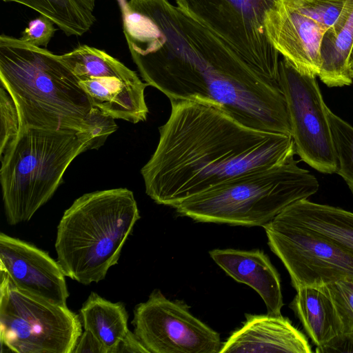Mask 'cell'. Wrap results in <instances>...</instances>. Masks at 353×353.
Segmentation results:
<instances>
[{
  "label": "cell",
  "instance_id": "obj_1",
  "mask_svg": "<svg viewBox=\"0 0 353 353\" xmlns=\"http://www.w3.org/2000/svg\"><path fill=\"white\" fill-rule=\"evenodd\" d=\"M121 17L141 77L170 101L210 104L248 127L290 135L279 83L179 7L169 0H132Z\"/></svg>",
  "mask_w": 353,
  "mask_h": 353
},
{
  "label": "cell",
  "instance_id": "obj_2",
  "mask_svg": "<svg viewBox=\"0 0 353 353\" xmlns=\"http://www.w3.org/2000/svg\"><path fill=\"white\" fill-rule=\"evenodd\" d=\"M170 103L156 150L141 170L145 193L158 204L174 208L225 181L294 157L290 135L248 127L210 104Z\"/></svg>",
  "mask_w": 353,
  "mask_h": 353
},
{
  "label": "cell",
  "instance_id": "obj_3",
  "mask_svg": "<svg viewBox=\"0 0 353 353\" xmlns=\"http://www.w3.org/2000/svg\"><path fill=\"white\" fill-rule=\"evenodd\" d=\"M0 82L17 106L20 130H86L93 105L59 55L1 34Z\"/></svg>",
  "mask_w": 353,
  "mask_h": 353
},
{
  "label": "cell",
  "instance_id": "obj_4",
  "mask_svg": "<svg viewBox=\"0 0 353 353\" xmlns=\"http://www.w3.org/2000/svg\"><path fill=\"white\" fill-rule=\"evenodd\" d=\"M139 219L134 194L127 188L77 198L57 226L55 250L65 275L83 285L103 280Z\"/></svg>",
  "mask_w": 353,
  "mask_h": 353
},
{
  "label": "cell",
  "instance_id": "obj_5",
  "mask_svg": "<svg viewBox=\"0 0 353 353\" xmlns=\"http://www.w3.org/2000/svg\"><path fill=\"white\" fill-rule=\"evenodd\" d=\"M297 163L293 157L280 165L245 174L174 208L197 222L263 227L288 205L318 191L316 177Z\"/></svg>",
  "mask_w": 353,
  "mask_h": 353
},
{
  "label": "cell",
  "instance_id": "obj_6",
  "mask_svg": "<svg viewBox=\"0 0 353 353\" xmlns=\"http://www.w3.org/2000/svg\"><path fill=\"white\" fill-rule=\"evenodd\" d=\"M83 132L21 130L1 155L0 181L8 224L28 221L61 185L72 161L85 152Z\"/></svg>",
  "mask_w": 353,
  "mask_h": 353
},
{
  "label": "cell",
  "instance_id": "obj_7",
  "mask_svg": "<svg viewBox=\"0 0 353 353\" xmlns=\"http://www.w3.org/2000/svg\"><path fill=\"white\" fill-rule=\"evenodd\" d=\"M1 352L72 353L82 334L68 307L19 290L0 272Z\"/></svg>",
  "mask_w": 353,
  "mask_h": 353
},
{
  "label": "cell",
  "instance_id": "obj_8",
  "mask_svg": "<svg viewBox=\"0 0 353 353\" xmlns=\"http://www.w3.org/2000/svg\"><path fill=\"white\" fill-rule=\"evenodd\" d=\"M275 0H175L258 72L279 82V52L267 38L264 14Z\"/></svg>",
  "mask_w": 353,
  "mask_h": 353
},
{
  "label": "cell",
  "instance_id": "obj_9",
  "mask_svg": "<svg viewBox=\"0 0 353 353\" xmlns=\"http://www.w3.org/2000/svg\"><path fill=\"white\" fill-rule=\"evenodd\" d=\"M316 77L299 72L282 58L279 84L283 94L295 153L319 172L336 173L328 117Z\"/></svg>",
  "mask_w": 353,
  "mask_h": 353
},
{
  "label": "cell",
  "instance_id": "obj_10",
  "mask_svg": "<svg viewBox=\"0 0 353 353\" xmlns=\"http://www.w3.org/2000/svg\"><path fill=\"white\" fill-rule=\"evenodd\" d=\"M263 227L295 290L353 281V254L333 242L276 216Z\"/></svg>",
  "mask_w": 353,
  "mask_h": 353
},
{
  "label": "cell",
  "instance_id": "obj_11",
  "mask_svg": "<svg viewBox=\"0 0 353 353\" xmlns=\"http://www.w3.org/2000/svg\"><path fill=\"white\" fill-rule=\"evenodd\" d=\"M134 333L149 353H218L219 333L194 316L181 301L157 289L134 310Z\"/></svg>",
  "mask_w": 353,
  "mask_h": 353
},
{
  "label": "cell",
  "instance_id": "obj_12",
  "mask_svg": "<svg viewBox=\"0 0 353 353\" xmlns=\"http://www.w3.org/2000/svg\"><path fill=\"white\" fill-rule=\"evenodd\" d=\"M0 272L17 288L50 303L66 306L69 292L58 261L35 245L0 234Z\"/></svg>",
  "mask_w": 353,
  "mask_h": 353
},
{
  "label": "cell",
  "instance_id": "obj_13",
  "mask_svg": "<svg viewBox=\"0 0 353 353\" xmlns=\"http://www.w3.org/2000/svg\"><path fill=\"white\" fill-rule=\"evenodd\" d=\"M268 39L299 72L317 77L320 48L325 30L288 0H275L264 14Z\"/></svg>",
  "mask_w": 353,
  "mask_h": 353
},
{
  "label": "cell",
  "instance_id": "obj_14",
  "mask_svg": "<svg viewBox=\"0 0 353 353\" xmlns=\"http://www.w3.org/2000/svg\"><path fill=\"white\" fill-rule=\"evenodd\" d=\"M243 326L221 346L219 353H311V346L290 321L282 315L245 314Z\"/></svg>",
  "mask_w": 353,
  "mask_h": 353
},
{
  "label": "cell",
  "instance_id": "obj_15",
  "mask_svg": "<svg viewBox=\"0 0 353 353\" xmlns=\"http://www.w3.org/2000/svg\"><path fill=\"white\" fill-rule=\"evenodd\" d=\"M209 254L230 276L260 295L268 314L281 315L283 302L279 274L263 251L214 249Z\"/></svg>",
  "mask_w": 353,
  "mask_h": 353
},
{
  "label": "cell",
  "instance_id": "obj_16",
  "mask_svg": "<svg viewBox=\"0 0 353 353\" xmlns=\"http://www.w3.org/2000/svg\"><path fill=\"white\" fill-rule=\"evenodd\" d=\"M279 219L329 240L353 254V213L302 199L285 208Z\"/></svg>",
  "mask_w": 353,
  "mask_h": 353
},
{
  "label": "cell",
  "instance_id": "obj_17",
  "mask_svg": "<svg viewBox=\"0 0 353 353\" xmlns=\"http://www.w3.org/2000/svg\"><path fill=\"white\" fill-rule=\"evenodd\" d=\"M79 83L88 94L93 107L114 119L132 123L146 120L148 108L144 92L148 84L140 78L123 80L103 77L81 81Z\"/></svg>",
  "mask_w": 353,
  "mask_h": 353
},
{
  "label": "cell",
  "instance_id": "obj_18",
  "mask_svg": "<svg viewBox=\"0 0 353 353\" xmlns=\"http://www.w3.org/2000/svg\"><path fill=\"white\" fill-rule=\"evenodd\" d=\"M290 304L316 352L343 335L334 304L323 286H302Z\"/></svg>",
  "mask_w": 353,
  "mask_h": 353
},
{
  "label": "cell",
  "instance_id": "obj_19",
  "mask_svg": "<svg viewBox=\"0 0 353 353\" xmlns=\"http://www.w3.org/2000/svg\"><path fill=\"white\" fill-rule=\"evenodd\" d=\"M318 74L328 87H342L352 83L353 5L348 12L323 34Z\"/></svg>",
  "mask_w": 353,
  "mask_h": 353
},
{
  "label": "cell",
  "instance_id": "obj_20",
  "mask_svg": "<svg viewBox=\"0 0 353 353\" xmlns=\"http://www.w3.org/2000/svg\"><path fill=\"white\" fill-rule=\"evenodd\" d=\"M83 328L102 344L107 353L115 349L129 331L123 303H112L92 292L80 309Z\"/></svg>",
  "mask_w": 353,
  "mask_h": 353
},
{
  "label": "cell",
  "instance_id": "obj_21",
  "mask_svg": "<svg viewBox=\"0 0 353 353\" xmlns=\"http://www.w3.org/2000/svg\"><path fill=\"white\" fill-rule=\"evenodd\" d=\"M30 8L52 20L68 36H81L96 21V0H1Z\"/></svg>",
  "mask_w": 353,
  "mask_h": 353
},
{
  "label": "cell",
  "instance_id": "obj_22",
  "mask_svg": "<svg viewBox=\"0 0 353 353\" xmlns=\"http://www.w3.org/2000/svg\"><path fill=\"white\" fill-rule=\"evenodd\" d=\"M59 57L79 81L103 77L123 80L139 79L136 72L117 59L104 50L88 45L79 46Z\"/></svg>",
  "mask_w": 353,
  "mask_h": 353
},
{
  "label": "cell",
  "instance_id": "obj_23",
  "mask_svg": "<svg viewBox=\"0 0 353 353\" xmlns=\"http://www.w3.org/2000/svg\"><path fill=\"white\" fill-rule=\"evenodd\" d=\"M327 117L336 161V173L353 193V127L329 108Z\"/></svg>",
  "mask_w": 353,
  "mask_h": 353
},
{
  "label": "cell",
  "instance_id": "obj_24",
  "mask_svg": "<svg viewBox=\"0 0 353 353\" xmlns=\"http://www.w3.org/2000/svg\"><path fill=\"white\" fill-rule=\"evenodd\" d=\"M326 31L334 27L353 5V0H288Z\"/></svg>",
  "mask_w": 353,
  "mask_h": 353
},
{
  "label": "cell",
  "instance_id": "obj_25",
  "mask_svg": "<svg viewBox=\"0 0 353 353\" xmlns=\"http://www.w3.org/2000/svg\"><path fill=\"white\" fill-rule=\"evenodd\" d=\"M330 297L345 338L353 336V281L342 280L323 285Z\"/></svg>",
  "mask_w": 353,
  "mask_h": 353
},
{
  "label": "cell",
  "instance_id": "obj_26",
  "mask_svg": "<svg viewBox=\"0 0 353 353\" xmlns=\"http://www.w3.org/2000/svg\"><path fill=\"white\" fill-rule=\"evenodd\" d=\"M0 155L18 136L20 120L17 106L6 88L0 85Z\"/></svg>",
  "mask_w": 353,
  "mask_h": 353
},
{
  "label": "cell",
  "instance_id": "obj_27",
  "mask_svg": "<svg viewBox=\"0 0 353 353\" xmlns=\"http://www.w3.org/2000/svg\"><path fill=\"white\" fill-rule=\"evenodd\" d=\"M112 116L93 107L87 118L86 130L83 132L88 138L87 150H97L107 138L114 132L118 126Z\"/></svg>",
  "mask_w": 353,
  "mask_h": 353
},
{
  "label": "cell",
  "instance_id": "obj_28",
  "mask_svg": "<svg viewBox=\"0 0 353 353\" xmlns=\"http://www.w3.org/2000/svg\"><path fill=\"white\" fill-rule=\"evenodd\" d=\"M54 25L49 18L40 15L29 22L19 39L34 46L46 47L57 30Z\"/></svg>",
  "mask_w": 353,
  "mask_h": 353
},
{
  "label": "cell",
  "instance_id": "obj_29",
  "mask_svg": "<svg viewBox=\"0 0 353 353\" xmlns=\"http://www.w3.org/2000/svg\"><path fill=\"white\" fill-rule=\"evenodd\" d=\"M107 353L99 340L88 330H84L72 353Z\"/></svg>",
  "mask_w": 353,
  "mask_h": 353
},
{
  "label": "cell",
  "instance_id": "obj_30",
  "mask_svg": "<svg viewBox=\"0 0 353 353\" xmlns=\"http://www.w3.org/2000/svg\"><path fill=\"white\" fill-rule=\"evenodd\" d=\"M149 353L134 333L128 331L119 343L114 353Z\"/></svg>",
  "mask_w": 353,
  "mask_h": 353
},
{
  "label": "cell",
  "instance_id": "obj_31",
  "mask_svg": "<svg viewBox=\"0 0 353 353\" xmlns=\"http://www.w3.org/2000/svg\"><path fill=\"white\" fill-rule=\"evenodd\" d=\"M352 82H353V71L352 72Z\"/></svg>",
  "mask_w": 353,
  "mask_h": 353
}]
</instances>
